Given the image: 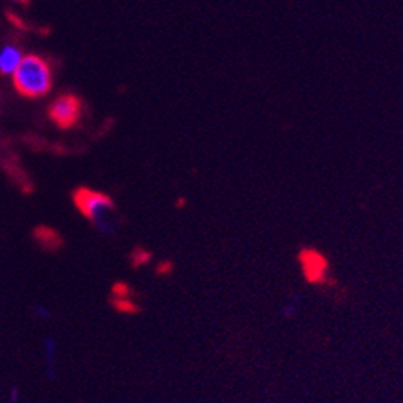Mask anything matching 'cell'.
<instances>
[{
    "label": "cell",
    "mask_w": 403,
    "mask_h": 403,
    "mask_svg": "<svg viewBox=\"0 0 403 403\" xmlns=\"http://www.w3.org/2000/svg\"><path fill=\"white\" fill-rule=\"evenodd\" d=\"M12 78L15 89L25 97H43L52 89V69L38 55H25Z\"/></svg>",
    "instance_id": "1"
},
{
    "label": "cell",
    "mask_w": 403,
    "mask_h": 403,
    "mask_svg": "<svg viewBox=\"0 0 403 403\" xmlns=\"http://www.w3.org/2000/svg\"><path fill=\"white\" fill-rule=\"evenodd\" d=\"M75 203L82 215L89 218L97 228L105 233L113 229L115 203L108 196L91 189H78L75 192Z\"/></svg>",
    "instance_id": "2"
},
{
    "label": "cell",
    "mask_w": 403,
    "mask_h": 403,
    "mask_svg": "<svg viewBox=\"0 0 403 403\" xmlns=\"http://www.w3.org/2000/svg\"><path fill=\"white\" fill-rule=\"evenodd\" d=\"M50 118L58 124L60 128H71L76 124L81 115V104L75 95H62L54 100L49 108Z\"/></svg>",
    "instance_id": "3"
},
{
    "label": "cell",
    "mask_w": 403,
    "mask_h": 403,
    "mask_svg": "<svg viewBox=\"0 0 403 403\" xmlns=\"http://www.w3.org/2000/svg\"><path fill=\"white\" fill-rule=\"evenodd\" d=\"M300 263H302L303 273L308 281L312 282H321L324 281L327 271V263L324 260L321 253L314 252V250H305L300 253Z\"/></svg>",
    "instance_id": "4"
},
{
    "label": "cell",
    "mask_w": 403,
    "mask_h": 403,
    "mask_svg": "<svg viewBox=\"0 0 403 403\" xmlns=\"http://www.w3.org/2000/svg\"><path fill=\"white\" fill-rule=\"evenodd\" d=\"M23 58H25V55H23L20 47H16L13 44L3 45L0 49V73L12 76L16 71V68L20 67Z\"/></svg>",
    "instance_id": "5"
},
{
    "label": "cell",
    "mask_w": 403,
    "mask_h": 403,
    "mask_svg": "<svg viewBox=\"0 0 403 403\" xmlns=\"http://www.w3.org/2000/svg\"><path fill=\"white\" fill-rule=\"evenodd\" d=\"M297 310H299V299H292L284 305L286 316H290V314H294L295 312H297Z\"/></svg>",
    "instance_id": "6"
},
{
    "label": "cell",
    "mask_w": 403,
    "mask_h": 403,
    "mask_svg": "<svg viewBox=\"0 0 403 403\" xmlns=\"http://www.w3.org/2000/svg\"><path fill=\"white\" fill-rule=\"evenodd\" d=\"M13 2H18V3H25L27 0H13Z\"/></svg>",
    "instance_id": "7"
}]
</instances>
